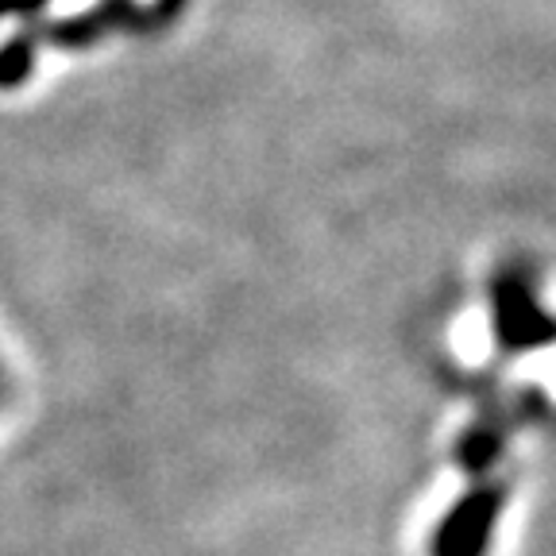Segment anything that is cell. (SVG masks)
<instances>
[{
	"instance_id": "1",
	"label": "cell",
	"mask_w": 556,
	"mask_h": 556,
	"mask_svg": "<svg viewBox=\"0 0 556 556\" xmlns=\"http://www.w3.org/2000/svg\"><path fill=\"white\" fill-rule=\"evenodd\" d=\"M491 325H495L498 348L514 356L556 344V321L541 309L530 275L521 270H498L491 282Z\"/></svg>"
},
{
	"instance_id": "3",
	"label": "cell",
	"mask_w": 556,
	"mask_h": 556,
	"mask_svg": "<svg viewBox=\"0 0 556 556\" xmlns=\"http://www.w3.org/2000/svg\"><path fill=\"white\" fill-rule=\"evenodd\" d=\"M506 433H510V417L483 414L476 426L460 437V444H456V464H460L468 476H483V471L503 456Z\"/></svg>"
},
{
	"instance_id": "2",
	"label": "cell",
	"mask_w": 556,
	"mask_h": 556,
	"mask_svg": "<svg viewBox=\"0 0 556 556\" xmlns=\"http://www.w3.org/2000/svg\"><path fill=\"white\" fill-rule=\"evenodd\" d=\"M506 486L503 483H479L468 495H460L448 506L441 526L429 541V556H486L495 526L503 518Z\"/></svg>"
},
{
	"instance_id": "4",
	"label": "cell",
	"mask_w": 556,
	"mask_h": 556,
	"mask_svg": "<svg viewBox=\"0 0 556 556\" xmlns=\"http://www.w3.org/2000/svg\"><path fill=\"white\" fill-rule=\"evenodd\" d=\"M47 0H0V20L4 16H31L43 9Z\"/></svg>"
}]
</instances>
